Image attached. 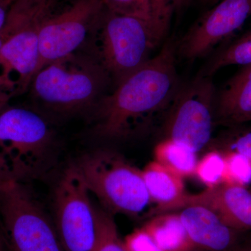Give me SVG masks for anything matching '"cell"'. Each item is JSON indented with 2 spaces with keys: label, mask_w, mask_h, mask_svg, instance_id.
<instances>
[{
  "label": "cell",
  "mask_w": 251,
  "mask_h": 251,
  "mask_svg": "<svg viewBox=\"0 0 251 251\" xmlns=\"http://www.w3.org/2000/svg\"><path fill=\"white\" fill-rule=\"evenodd\" d=\"M177 59L176 39L169 38L158 54L99 99L94 135L100 139L123 140L159 130L182 84Z\"/></svg>",
  "instance_id": "6da1fadb"
},
{
  "label": "cell",
  "mask_w": 251,
  "mask_h": 251,
  "mask_svg": "<svg viewBox=\"0 0 251 251\" xmlns=\"http://www.w3.org/2000/svg\"><path fill=\"white\" fill-rule=\"evenodd\" d=\"M55 151L53 131L30 109L5 106L0 111V176L25 183L47 170Z\"/></svg>",
  "instance_id": "7a4b0ae2"
},
{
  "label": "cell",
  "mask_w": 251,
  "mask_h": 251,
  "mask_svg": "<svg viewBox=\"0 0 251 251\" xmlns=\"http://www.w3.org/2000/svg\"><path fill=\"white\" fill-rule=\"evenodd\" d=\"M74 55L46 66L30 83L36 101L54 113L69 115L96 105L110 80L99 62L77 59Z\"/></svg>",
  "instance_id": "3957f363"
},
{
  "label": "cell",
  "mask_w": 251,
  "mask_h": 251,
  "mask_svg": "<svg viewBox=\"0 0 251 251\" xmlns=\"http://www.w3.org/2000/svg\"><path fill=\"white\" fill-rule=\"evenodd\" d=\"M75 166L90 193L110 214L138 217L151 202L141 170L116 151L97 150Z\"/></svg>",
  "instance_id": "277c9868"
},
{
  "label": "cell",
  "mask_w": 251,
  "mask_h": 251,
  "mask_svg": "<svg viewBox=\"0 0 251 251\" xmlns=\"http://www.w3.org/2000/svg\"><path fill=\"white\" fill-rule=\"evenodd\" d=\"M96 31L99 63L117 85L148 62L165 40L152 21L106 9Z\"/></svg>",
  "instance_id": "5b68a950"
},
{
  "label": "cell",
  "mask_w": 251,
  "mask_h": 251,
  "mask_svg": "<svg viewBox=\"0 0 251 251\" xmlns=\"http://www.w3.org/2000/svg\"><path fill=\"white\" fill-rule=\"evenodd\" d=\"M49 0H16L8 9L4 27L0 31L3 44L0 49V77L15 84L11 73L18 75L16 92L30 85L39 63L41 28L52 14Z\"/></svg>",
  "instance_id": "8992f818"
},
{
  "label": "cell",
  "mask_w": 251,
  "mask_h": 251,
  "mask_svg": "<svg viewBox=\"0 0 251 251\" xmlns=\"http://www.w3.org/2000/svg\"><path fill=\"white\" fill-rule=\"evenodd\" d=\"M0 226L14 251H65L53 221L23 183L0 188Z\"/></svg>",
  "instance_id": "52a82bcc"
},
{
  "label": "cell",
  "mask_w": 251,
  "mask_h": 251,
  "mask_svg": "<svg viewBox=\"0 0 251 251\" xmlns=\"http://www.w3.org/2000/svg\"><path fill=\"white\" fill-rule=\"evenodd\" d=\"M216 92L212 77L197 75L181 84L160 127L162 139L179 142L197 153L209 148L216 126Z\"/></svg>",
  "instance_id": "ba28073f"
},
{
  "label": "cell",
  "mask_w": 251,
  "mask_h": 251,
  "mask_svg": "<svg viewBox=\"0 0 251 251\" xmlns=\"http://www.w3.org/2000/svg\"><path fill=\"white\" fill-rule=\"evenodd\" d=\"M75 164L61 175L53 195L54 224L65 251H94L97 216Z\"/></svg>",
  "instance_id": "9c48e42d"
},
{
  "label": "cell",
  "mask_w": 251,
  "mask_h": 251,
  "mask_svg": "<svg viewBox=\"0 0 251 251\" xmlns=\"http://www.w3.org/2000/svg\"><path fill=\"white\" fill-rule=\"evenodd\" d=\"M105 11L103 0H73L48 18L39 32L35 75L50 63L74 54L91 29L98 27Z\"/></svg>",
  "instance_id": "30bf717a"
},
{
  "label": "cell",
  "mask_w": 251,
  "mask_h": 251,
  "mask_svg": "<svg viewBox=\"0 0 251 251\" xmlns=\"http://www.w3.org/2000/svg\"><path fill=\"white\" fill-rule=\"evenodd\" d=\"M251 16V0H221L176 39L177 59L193 62L211 53Z\"/></svg>",
  "instance_id": "8fae6325"
},
{
  "label": "cell",
  "mask_w": 251,
  "mask_h": 251,
  "mask_svg": "<svg viewBox=\"0 0 251 251\" xmlns=\"http://www.w3.org/2000/svg\"><path fill=\"white\" fill-rule=\"evenodd\" d=\"M189 205L208 208L237 232H251V191L246 186L222 182L198 194L186 193L166 213Z\"/></svg>",
  "instance_id": "7c38bea8"
},
{
  "label": "cell",
  "mask_w": 251,
  "mask_h": 251,
  "mask_svg": "<svg viewBox=\"0 0 251 251\" xmlns=\"http://www.w3.org/2000/svg\"><path fill=\"white\" fill-rule=\"evenodd\" d=\"M175 212L179 215L196 251H233L244 234L231 228L204 206H186Z\"/></svg>",
  "instance_id": "4fadbf2b"
},
{
  "label": "cell",
  "mask_w": 251,
  "mask_h": 251,
  "mask_svg": "<svg viewBox=\"0 0 251 251\" xmlns=\"http://www.w3.org/2000/svg\"><path fill=\"white\" fill-rule=\"evenodd\" d=\"M215 120L226 128L251 122V65L241 67L216 92Z\"/></svg>",
  "instance_id": "5bb4252c"
},
{
  "label": "cell",
  "mask_w": 251,
  "mask_h": 251,
  "mask_svg": "<svg viewBox=\"0 0 251 251\" xmlns=\"http://www.w3.org/2000/svg\"><path fill=\"white\" fill-rule=\"evenodd\" d=\"M144 182L151 202L156 204L149 217L164 214L186 194L183 178L156 161L149 163L142 171Z\"/></svg>",
  "instance_id": "9a60e30c"
},
{
  "label": "cell",
  "mask_w": 251,
  "mask_h": 251,
  "mask_svg": "<svg viewBox=\"0 0 251 251\" xmlns=\"http://www.w3.org/2000/svg\"><path fill=\"white\" fill-rule=\"evenodd\" d=\"M143 227L163 251H196L176 212L151 216Z\"/></svg>",
  "instance_id": "2e32d148"
},
{
  "label": "cell",
  "mask_w": 251,
  "mask_h": 251,
  "mask_svg": "<svg viewBox=\"0 0 251 251\" xmlns=\"http://www.w3.org/2000/svg\"><path fill=\"white\" fill-rule=\"evenodd\" d=\"M154 161L182 178L195 175L198 162L194 150L168 138L162 139L155 148Z\"/></svg>",
  "instance_id": "e0dca14e"
},
{
  "label": "cell",
  "mask_w": 251,
  "mask_h": 251,
  "mask_svg": "<svg viewBox=\"0 0 251 251\" xmlns=\"http://www.w3.org/2000/svg\"><path fill=\"white\" fill-rule=\"evenodd\" d=\"M234 65H251V29L218 50L198 75L212 77L221 69Z\"/></svg>",
  "instance_id": "ac0fdd59"
},
{
  "label": "cell",
  "mask_w": 251,
  "mask_h": 251,
  "mask_svg": "<svg viewBox=\"0 0 251 251\" xmlns=\"http://www.w3.org/2000/svg\"><path fill=\"white\" fill-rule=\"evenodd\" d=\"M208 148L222 153H239L251 161V122L227 127L214 137Z\"/></svg>",
  "instance_id": "d6986e66"
},
{
  "label": "cell",
  "mask_w": 251,
  "mask_h": 251,
  "mask_svg": "<svg viewBox=\"0 0 251 251\" xmlns=\"http://www.w3.org/2000/svg\"><path fill=\"white\" fill-rule=\"evenodd\" d=\"M97 216V242L94 251H128L118 233L112 214L95 206Z\"/></svg>",
  "instance_id": "ffe728a7"
},
{
  "label": "cell",
  "mask_w": 251,
  "mask_h": 251,
  "mask_svg": "<svg viewBox=\"0 0 251 251\" xmlns=\"http://www.w3.org/2000/svg\"><path fill=\"white\" fill-rule=\"evenodd\" d=\"M225 159L222 153L210 150L198 162L195 175L207 188L213 187L224 181Z\"/></svg>",
  "instance_id": "44dd1931"
},
{
  "label": "cell",
  "mask_w": 251,
  "mask_h": 251,
  "mask_svg": "<svg viewBox=\"0 0 251 251\" xmlns=\"http://www.w3.org/2000/svg\"><path fill=\"white\" fill-rule=\"evenodd\" d=\"M192 0H150L151 21L164 39L169 31L172 18Z\"/></svg>",
  "instance_id": "7402d4cb"
},
{
  "label": "cell",
  "mask_w": 251,
  "mask_h": 251,
  "mask_svg": "<svg viewBox=\"0 0 251 251\" xmlns=\"http://www.w3.org/2000/svg\"><path fill=\"white\" fill-rule=\"evenodd\" d=\"M225 173L223 182L246 186L251 181V161L239 153H223Z\"/></svg>",
  "instance_id": "603a6c76"
},
{
  "label": "cell",
  "mask_w": 251,
  "mask_h": 251,
  "mask_svg": "<svg viewBox=\"0 0 251 251\" xmlns=\"http://www.w3.org/2000/svg\"><path fill=\"white\" fill-rule=\"evenodd\" d=\"M103 2L109 12L151 21L150 0H103Z\"/></svg>",
  "instance_id": "cb8c5ba5"
},
{
  "label": "cell",
  "mask_w": 251,
  "mask_h": 251,
  "mask_svg": "<svg viewBox=\"0 0 251 251\" xmlns=\"http://www.w3.org/2000/svg\"><path fill=\"white\" fill-rule=\"evenodd\" d=\"M124 243L128 251H163L143 227L126 236Z\"/></svg>",
  "instance_id": "d4e9b609"
},
{
  "label": "cell",
  "mask_w": 251,
  "mask_h": 251,
  "mask_svg": "<svg viewBox=\"0 0 251 251\" xmlns=\"http://www.w3.org/2000/svg\"><path fill=\"white\" fill-rule=\"evenodd\" d=\"M13 87L7 82H5L0 77V111L4 108L7 104L8 100L11 97L6 91L13 90Z\"/></svg>",
  "instance_id": "484cf974"
},
{
  "label": "cell",
  "mask_w": 251,
  "mask_h": 251,
  "mask_svg": "<svg viewBox=\"0 0 251 251\" xmlns=\"http://www.w3.org/2000/svg\"><path fill=\"white\" fill-rule=\"evenodd\" d=\"M233 251H251V235L246 237L243 234Z\"/></svg>",
  "instance_id": "4316f807"
},
{
  "label": "cell",
  "mask_w": 251,
  "mask_h": 251,
  "mask_svg": "<svg viewBox=\"0 0 251 251\" xmlns=\"http://www.w3.org/2000/svg\"><path fill=\"white\" fill-rule=\"evenodd\" d=\"M0 251H14L1 226H0Z\"/></svg>",
  "instance_id": "83f0119b"
},
{
  "label": "cell",
  "mask_w": 251,
  "mask_h": 251,
  "mask_svg": "<svg viewBox=\"0 0 251 251\" xmlns=\"http://www.w3.org/2000/svg\"><path fill=\"white\" fill-rule=\"evenodd\" d=\"M8 9L5 5L0 1V31L4 27L5 22H6V16H7Z\"/></svg>",
  "instance_id": "f1b7e54d"
},
{
  "label": "cell",
  "mask_w": 251,
  "mask_h": 251,
  "mask_svg": "<svg viewBox=\"0 0 251 251\" xmlns=\"http://www.w3.org/2000/svg\"><path fill=\"white\" fill-rule=\"evenodd\" d=\"M221 0H199L200 2L204 6H210L212 7L213 6L217 4Z\"/></svg>",
  "instance_id": "f546056e"
},
{
  "label": "cell",
  "mask_w": 251,
  "mask_h": 251,
  "mask_svg": "<svg viewBox=\"0 0 251 251\" xmlns=\"http://www.w3.org/2000/svg\"><path fill=\"white\" fill-rule=\"evenodd\" d=\"M15 1H16V0H0V1L7 8H9L10 5L12 4Z\"/></svg>",
  "instance_id": "4dcf8cb0"
},
{
  "label": "cell",
  "mask_w": 251,
  "mask_h": 251,
  "mask_svg": "<svg viewBox=\"0 0 251 251\" xmlns=\"http://www.w3.org/2000/svg\"><path fill=\"white\" fill-rule=\"evenodd\" d=\"M5 181H6V180H4L3 178H1V176H0V188H1L2 185L4 184Z\"/></svg>",
  "instance_id": "1f68e13d"
},
{
  "label": "cell",
  "mask_w": 251,
  "mask_h": 251,
  "mask_svg": "<svg viewBox=\"0 0 251 251\" xmlns=\"http://www.w3.org/2000/svg\"><path fill=\"white\" fill-rule=\"evenodd\" d=\"M3 44V39L1 37V35H0V49H1V46H2Z\"/></svg>",
  "instance_id": "d6a6232c"
},
{
  "label": "cell",
  "mask_w": 251,
  "mask_h": 251,
  "mask_svg": "<svg viewBox=\"0 0 251 251\" xmlns=\"http://www.w3.org/2000/svg\"></svg>",
  "instance_id": "836d02e7"
}]
</instances>
